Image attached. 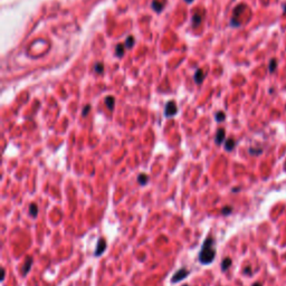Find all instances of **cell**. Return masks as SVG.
<instances>
[{
    "instance_id": "6da1fadb",
    "label": "cell",
    "mask_w": 286,
    "mask_h": 286,
    "mask_svg": "<svg viewBox=\"0 0 286 286\" xmlns=\"http://www.w3.org/2000/svg\"><path fill=\"white\" fill-rule=\"evenodd\" d=\"M214 246V238L208 237L205 239L201 246V250L199 252L198 259L203 265H208L215 260L216 257V249L212 247Z\"/></svg>"
},
{
    "instance_id": "7a4b0ae2",
    "label": "cell",
    "mask_w": 286,
    "mask_h": 286,
    "mask_svg": "<svg viewBox=\"0 0 286 286\" xmlns=\"http://www.w3.org/2000/svg\"><path fill=\"white\" fill-rule=\"evenodd\" d=\"M189 274H190V272L187 270L186 268L178 269V270L173 274L172 277H171V283H172V284H176V283H178V282H181V281H183L186 277H188Z\"/></svg>"
},
{
    "instance_id": "3957f363",
    "label": "cell",
    "mask_w": 286,
    "mask_h": 286,
    "mask_svg": "<svg viewBox=\"0 0 286 286\" xmlns=\"http://www.w3.org/2000/svg\"><path fill=\"white\" fill-rule=\"evenodd\" d=\"M177 113H178L177 104L174 103L173 101L168 102L166 105V109H164V115H166L167 117H172V116H174Z\"/></svg>"
},
{
    "instance_id": "277c9868",
    "label": "cell",
    "mask_w": 286,
    "mask_h": 286,
    "mask_svg": "<svg viewBox=\"0 0 286 286\" xmlns=\"http://www.w3.org/2000/svg\"><path fill=\"white\" fill-rule=\"evenodd\" d=\"M106 247H107L106 240H105L104 238H100L98 241H97L96 249H95V252H94V256H96V257L101 256L104 252H105V250H106Z\"/></svg>"
},
{
    "instance_id": "5b68a950",
    "label": "cell",
    "mask_w": 286,
    "mask_h": 286,
    "mask_svg": "<svg viewBox=\"0 0 286 286\" xmlns=\"http://www.w3.org/2000/svg\"><path fill=\"white\" fill-rule=\"evenodd\" d=\"M33 262H34V259H33V257H31V256H28L27 258H26L24 266H22V269H21V272H22V276H26L28 273L30 272L31 266H33Z\"/></svg>"
},
{
    "instance_id": "8992f818",
    "label": "cell",
    "mask_w": 286,
    "mask_h": 286,
    "mask_svg": "<svg viewBox=\"0 0 286 286\" xmlns=\"http://www.w3.org/2000/svg\"><path fill=\"white\" fill-rule=\"evenodd\" d=\"M225 138H226V131L224 129L220 128L217 130V133H216V136H215V141H216V144L220 145L222 142L225 141Z\"/></svg>"
},
{
    "instance_id": "52a82bcc",
    "label": "cell",
    "mask_w": 286,
    "mask_h": 286,
    "mask_svg": "<svg viewBox=\"0 0 286 286\" xmlns=\"http://www.w3.org/2000/svg\"><path fill=\"white\" fill-rule=\"evenodd\" d=\"M235 146H236V141H235L234 139H227L226 141H225V150L228 152L233 151L235 149Z\"/></svg>"
},
{
    "instance_id": "ba28073f",
    "label": "cell",
    "mask_w": 286,
    "mask_h": 286,
    "mask_svg": "<svg viewBox=\"0 0 286 286\" xmlns=\"http://www.w3.org/2000/svg\"><path fill=\"white\" fill-rule=\"evenodd\" d=\"M193 78H195V82H196L197 84H201L203 78H205V73H203L201 69H198V71H196V73H195Z\"/></svg>"
},
{
    "instance_id": "9c48e42d",
    "label": "cell",
    "mask_w": 286,
    "mask_h": 286,
    "mask_svg": "<svg viewBox=\"0 0 286 286\" xmlns=\"http://www.w3.org/2000/svg\"><path fill=\"white\" fill-rule=\"evenodd\" d=\"M231 264H233V260H231V258H229V257H226V258L222 259V262H221V270L222 272H226L229 267L231 266Z\"/></svg>"
},
{
    "instance_id": "30bf717a",
    "label": "cell",
    "mask_w": 286,
    "mask_h": 286,
    "mask_svg": "<svg viewBox=\"0 0 286 286\" xmlns=\"http://www.w3.org/2000/svg\"><path fill=\"white\" fill-rule=\"evenodd\" d=\"M138 182L142 186H145L149 182V176L145 173H140L138 176Z\"/></svg>"
},
{
    "instance_id": "8fae6325",
    "label": "cell",
    "mask_w": 286,
    "mask_h": 286,
    "mask_svg": "<svg viewBox=\"0 0 286 286\" xmlns=\"http://www.w3.org/2000/svg\"><path fill=\"white\" fill-rule=\"evenodd\" d=\"M29 215L34 218H36L38 216V206L36 203H30V206H29Z\"/></svg>"
},
{
    "instance_id": "7c38bea8",
    "label": "cell",
    "mask_w": 286,
    "mask_h": 286,
    "mask_svg": "<svg viewBox=\"0 0 286 286\" xmlns=\"http://www.w3.org/2000/svg\"><path fill=\"white\" fill-rule=\"evenodd\" d=\"M105 104L106 106L109 107V110H113L114 109V104H115V101H114L113 96H106L105 97Z\"/></svg>"
},
{
    "instance_id": "4fadbf2b",
    "label": "cell",
    "mask_w": 286,
    "mask_h": 286,
    "mask_svg": "<svg viewBox=\"0 0 286 286\" xmlns=\"http://www.w3.org/2000/svg\"><path fill=\"white\" fill-rule=\"evenodd\" d=\"M269 72L270 73H274L276 72V69H277V59L276 58H273L270 59V62H269Z\"/></svg>"
},
{
    "instance_id": "5bb4252c",
    "label": "cell",
    "mask_w": 286,
    "mask_h": 286,
    "mask_svg": "<svg viewBox=\"0 0 286 286\" xmlns=\"http://www.w3.org/2000/svg\"><path fill=\"white\" fill-rule=\"evenodd\" d=\"M152 8H153L157 12H160V11L162 10V8H163V4H161L158 0H154V1L152 2Z\"/></svg>"
},
{
    "instance_id": "9a60e30c",
    "label": "cell",
    "mask_w": 286,
    "mask_h": 286,
    "mask_svg": "<svg viewBox=\"0 0 286 286\" xmlns=\"http://www.w3.org/2000/svg\"><path fill=\"white\" fill-rule=\"evenodd\" d=\"M215 119H216V121H217V122H222V121H225V119H226V114H225L222 111H219V112H217V113H216V115H215Z\"/></svg>"
},
{
    "instance_id": "2e32d148",
    "label": "cell",
    "mask_w": 286,
    "mask_h": 286,
    "mask_svg": "<svg viewBox=\"0 0 286 286\" xmlns=\"http://www.w3.org/2000/svg\"><path fill=\"white\" fill-rule=\"evenodd\" d=\"M115 53H116L117 57H122V56H123V54H124V46L122 45V44H119V45L116 46Z\"/></svg>"
},
{
    "instance_id": "e0dca14e",
    "label": "cell",
    "mask_w": 286,
    "mask_h": 286,
    "mask_svg": "<svg viewBox=\"0 0 286 286\" xmlns=\"http://www.w3.org/2000/svg\"><path fill=\"white\" fill-rule=\"evenodd\" d=\"M133 44H134V38L131 37V36H129L128 39H126V42H125V47H126V48H132Z\"/></svg>"
},
{
    "instance_id": "ac0fdd59",
    "label": "cell",
    "mask_w": 286,
    "mask_h": 286,
    "mask_svg": "<svg viewBox=\"0 0 286 286\" xmlns=\"http://www.w3.org/2000/svg\"><path fill=\"white\" fill-rule=\"evenodd\" d=\"M192 22H193V26H198V25H200V22H201V16H199V15H193L192 17Z\"/></svg>"
},
{
    "instance_id": "d6986e66",
    "label": "cell",
    "mask_w": 286,
    "mask_h": 286,
    "mask_svg": "<svg viewBox=\"0 0 286 286\" xmlns=\"http://www.w3.org/2000/svg\"><path fill=\"white\" fill-rule=\"evenodd\" d=\"M231 212H233V208H231L230 206H226V207H224L222 209H221V214L225 215V216L230 215Z\"/></svg>"
},
{
    "instance_id": "ffe728a7",
    "label": "cell",
    "mask_w": 286,
    "mask_h": 286,
    "mask_svg": "<svg viewBox=\"0 0 286 286\" xmlns=\"http://www.w3.org/2000/svg\"><path fill=\"white\" fill-rule=\"evenodd\" d=\"M103 64H101V63H97L96 65H95V67H94V69H95V72L96 73H102L103 72Z\"/></svg>"
},
{
    "instance_id": "44dd1931",
    "label": "cell",
    "mask_w": 286,
    "mask_h": 286,
    "mask_svg": "<svg viewBox=\"0 0 286 286\" xmlns=\"http://www.w3.org/2000/svg\"><path fill=\"white\" fill-rule=\"evenodd\" d=\"M263 152V150L262 149H258V150H256V149H253V148H250L249 149V153L250 154H255V155H257V154H260Z\"/></svg>"
},
{
    "instance_id": "7402d4cb",
    "label": "cell",
    "mask_w": 286,
    "mask_h": 286,
    "mask_svg": "<svg viewBox=\"0 0 286 286\" xmlns=\"http://www.w3.org/2000/svg\"><path fill=\"white\" fill-rule=\"evenodd\" d=\"M90 111H91V105H86V106L84 107V110H83V113H82V115H83V116H86Z\"/></svg>"
},
{
    "instance_id": "603a6c76",
    "label": "cell",
    "mask_w": 286,
    "mask_h": 286,
    "mask_svg": "<svg viewBox=\"0 0 286 286\" xmlns=\"http://www.w3.org/2000/svg\"><path fill=\"white\" fill-rule=\"evenodd\" d=\"M244 274L245 275H252V268H250V266H247V267L244 269Z\"/></svg>"
},
{
    "instance_id": "cb8c5ba5",
    "label": "cell",
    "mask_w": 286,
    "mask_h": 286,
    "mask_svg": "<svg viewBox=\"0 0 286 286\" xmlns=\"http://www.w3.org/2000/svg\"><path fill=\"white\" fill-rule=\"evenodd\" d=\"M1 273H2V277H1V281H4V279H5V275H6V274H5V273H6L5 268H1Z\"/></svg>"
},
{
    "instance_id": "d4e9b609",
    "label": "cell",
    "mask_w": 286,
    "mask_h": 286,
    "mask_svg": "<svg viewBox=\"0 0 286 286\" xmlns=\"http://www.w3.org/2000/svg\"><path fill=\"white\" fill-rule=\"evenodd\" d=\"M282 7H283V9H284V11H283V14H284V15H286V4H283V5H282Z\"/></svg>"
},
{
    "instance_id": "484cf974",
    "label": "cell",
    "mask_w": 286,
    "mask_h": 286,
    "mask_svg": "<svg viewBox=\"0 0 286 286\" xmlns=\"http://www.w3.org/2000/svg\"><path fill=\"white\" fill-rule=\"evenodd\" d=\"M252 286H263V285L260 284V283H254Z\"/></svg>"
},
{
    "instance_id": "4316f807",
    "label": "cell",
    "mask_w": 286,
    "mask_h": 286,
    "mask_svg": "<svg viewBox=\"0 0 286 286\" xmlns=\"http://www.w3.org/2000/svg\"><path fill=\"white\" fill-rule=\"evenodd\" d=\"M186 1H187V2H189V4H190V2H192L193 0H186Z\"/></svg>"
},
{
    "instance_id": "83f0119b",
    "label": "cell",
    "mask_w": 286,
    "mask_h": 286,
    "mask_svg": "<svg viewBox=\"0 0 286 286\" xmlns=\"http://www.w3.org/2000/svg\"><path fill=\"white\" fill-rule=\"evenodd\" d=\"M284 169H285V171H286V163H285V167H284Z\"/></svg>"
},
{
    "instance_id": "f1b7e54d",
    "label": "cell",
    "mask_w": 286,
    "mask_h": 286,
    "mask_svg": "<svg viewBox=\"0 0 286 286\" xmlns=\"http://www.w3.org/2000/svg\"><path fill=\"white\" fill-rule=\"evenodd\" d=\"M183 286H189V285H183Z\"/></svg>"
}]
</instances>
